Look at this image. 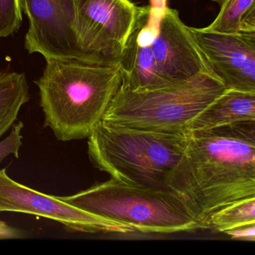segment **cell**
I'll return each mask as SVG.
<instances>
[{
    "label": "cell",
    "mask_w": 255,
    "mask_h": 255,
    "mask_svg": "<svg viewBox=\"0 0 255 255\" xmlns=\"http://www.w3.org/2000/svg\"><path fill=\"white\" fill-rule=\"evenodd\" d=\"M22 20L21 0H0V38L17 32Z\"/></svg>",
    "instance_id": "9a60e30c"
},
{
    "label": "cell",
    "mask_w": 255,
    "mask_h": 255,
    "mask_svg": "<svg viewBox=\"0 0 255 255\" xmlns=\"http://www.w3.org/2000/svg\"><path fill=\"white\" fill-rule=\"evenodd\" d=\"M255 121V93L227 89L189 123V132Z\"/></svg>",
    "instance_id": "8fae6325"
},
{
    "label": "cell",
    "mask_w": 255,
    "mask_h": 255,
    "mask_svg": "<svg viewBox=\"0 0 255 255\" xmlns=\"http://www.w3.org/2000/svg\"><path fill=\"white\" fill-rule=\"evenodd\" d=\"M14 212L56 221L78 232L135 233L131 227L77 208L57 196L31 189L11 179L6 169H0V213Z\"/></svg>",
    "instance_id": "ba28073f"
},
{
    "label": "cell",
    "mask_w": 255,
    "mask_h": 255,
    "mask_svg": "<svg viewBox=\"0 0 255 255\" xmlns=\"http://www.w3.org/2000/svg\"><path fill=\"white\" fill-rule=\"evenodd\" d=\"M255 224V198H246L216 210L210 216L209 229L227 233Z\"/></svg>",
    "instance_id": "5bb4252c"
},
{
    "label": "cell",
    "mask_w": 255,
    "mask_h": 255,
    "mask_svg": "<svg viewBox=\"0 0 255 255\" xmlns=\"http://www.w3.org/2000/svg\"><path fill=\"white\" fill-rule=\"evenodd\" d=\"M168 189L204 229L216 210L255 198V121L190 132Z\"/></svg>",
    "instance_id": "6da1fadb"
},
{
    "label": "cell",
    "mask_w": 255,
    "mask_h": 255,
    "mask_svg": "<svg viewBox=\"0 0 255 255\" xmlns=\"http://www.w3.org/2000/svg\"><path fill=\"white\" fill-rule=\"evenodd\" d=\"M215 75L227 89L255 93V32L218 33L190 27Z\"/></svg>",
    "instance_id": "30bf717a"
},
{
    "label": "cell",
    "mask_w": 255,
    "mask_h": 255,
    "mask_svg": "<svg viewBox=\"0 0 255 255\" xmlns=\"http://www.w3.org/2000/svg\"><path fill=\"white\" fill-rule=\"evenodd\" d=\"M21 5L29 20L25 48L29 53H40L46 60L86 62L73 34V0H21Z\"/></svg>",
    "instance_id": "9c48e42d"
},
{
    "label": "cell",
    "mask_w": 255,
    "mask_h": 255,
    "mask_svg": "<svg viewBox=\"0 0 255 255\" xmlns=\"http://www.w3.org/2000/svg\"><path fill=\"white\" fill-rule=\"evenodd\" d=\"M59 199L77 208L131 227L144 234L204 229L184 201L170 190L138 187L112 177Z\"/></svg>",
    "instance_id": "8992f818"
},
{
    "label": "cell",
    "mask_w": 255,
    "mask_h": 255,
    "mask_svg": "<svg viewBox=\"0 0 255 255\" xmlns=\"http://www.w3.org/2000/svg\"><path fill=\"white\" fill-rule=\"evenodd\" d=\"M24 128L23 122H18L11 127L9 135L0 141V163L5 157L14 155L17 159L19 158V150L22 146V129Z\"/></svg>",
    "instance_id": "2e32d148"
},
{
    "label": "cell",
    "mask_w": 255,
    "mask_h": 255,
    "mask_svg": "<svg viewBox=\"0 0 255 255\" xmlns=\"http://www.w3.org/2000/svg\"><path fill=\"white\" fill-rule=\"evenodd\" d=\"M25 233L23 231L10 226L3 221L0 220V240L23 238Z\"/></svg>",
    "instance_id": "ac0fdd59"
},
{
    "label": "cell",
    "mask_w": 255,
    "mask_h": 255,
    "mask_svg": "<svg viewBox=\"0 0 255 255\" xmlns=\"http://www.w3.org/2000/svg\"><path fill=\"white\" fill-rule=\"evenodd\" d=\"M119 66L122 86L133 91L166 87L201 73L214 74L190 27L177 10L168 8L167 0H150L128 40Z\"/></svg>",
    "instance_id": "7a4b0ae2"
},
{
    "label": "cell",
    "mask_w": 255,
    "mask_h": 255,
    "mask_svg": "<svg viewBox=\"0 0 255 255\" xmlns=\"http://www.w3.org/2000/svg\"><path fill=\"white\" fill-rule=\"evenodd\" d=\"M46 62L43 75L35 82L44 127L59 141L89 138L122 86L120 66L77 59Z\"/></svg>",
    "instance_id": "3957f363"
},
{
    "label": "cell",
    "mask_w": 255,
    "mask_h": 255,
    "mask_svg": "<svg viewBox=\"0 0 255 255\" xmlns=\"http://www.w3.org/2000/svg\"><path fill=\"white\" fill-rule=\"evenodd\" d=\"M226 90L216 75L207 73L152 90L121 86L101 121L123 128L186 133L192 119Z\"/></svg>",
    "instance_id": "5b68a950"
},
{
    "label": "cell",
    "mask_w": 255,
    "mask_h": 255,
    "mask_svg": "<svg viewBox=\"0 0 255 255\" xmlns=\"http://www.w3.org/2000/svg\"><path fill=\"white\" fill-rule=\"evenodd\" d=\"M29 101L24 74L0 73V138L17 120L20 109Z\"/></svg>",
    "instance_id": "7c38bea8"
},
{
    "label": "cell",
    "mask_w": 255,
    "mask_h": 255,
    "mask_svg": "<svg viewBox=\"0 0 255 255\" xmlns=\"http://www.w3.org/2000/svg\"><path fill=\"white\" fill-rule=\"evenodd\" d=\"M190 132L123 128L101 121L89 137L95 168L131 186L169 190L168 182L183 156Z\"/></svg>",
    "instance_id": "277c9868"
},
{
    "label": "cell",
    "mask_w": 255,
    "mask_h": 255,
    "mask_svg": "<svg viewBox=\"0 0 255 255\" xmlns=\"http://www.w3.org/2000/svg\"><path fill=\"white\" fill-rule=\"evenodd\" d=\"M220 5L215 20L207 27L209 32L238 33L255 32V0H213Z\"/></svg>",
    "instance_id": "4fadbf2b"
},
{
    "label": "cell",
    "mask_w": 255,
    "mask_h": 255,
    "mask_svg": "<svg viewBox=\"0 0 255 255\" xmlns=\"http://www.w3.org/2000/svg\"><path fill=\"white\" fill-rule=\"evenodd\" d=\"M225 234L231 236L232 239L255 241V224L234 228V229L231 230V231H228Z\"/></svg>",
    "instance_id": "e0dca14e"
},
{
    "label": "cell",
    "mask_w": 255,
    "mask_h": 255,
    "mask_svg": "<svg viewBox=\"0 0 255 255\" xmlns=\"http://www.w3.org/2000/svg\"><path fill=\"white\" fill-rule=\"evenodd\" d=\"M72 30L85 60L119 65L145 6L131 0H73Z\"/></svg>",
    "instance_id": "52a82bcc"
}]
</instances>
